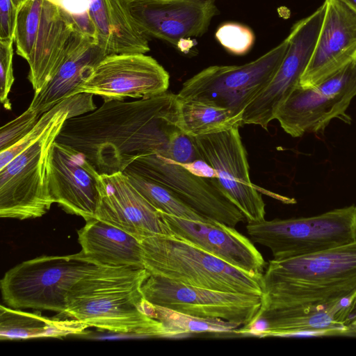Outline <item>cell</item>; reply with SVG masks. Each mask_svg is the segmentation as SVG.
I'll return each instance as SVG.
<instances>
[{"mask_svg":"<svg viewBox=\"0 0 356 356\" xmlns=\"http://www.w3.org/2000/svg\"><path fill=\"white\" fill-rule=\"evenodd\" d=\"M141 291L149 303L193 316L221 319L246 327L261 305V296L225 292L184 284L150 274Z\"/></svg>","mask_w":356,"mask_h":356,"instance_id":"cell-11","label":"cell"},{"mask_svg":"<svg viewBox=\"0 0 356 356\" xmlns=\"http://www.w3.org/2000/svg\"><path fill=\"white\" fill-rule=\"evenodd\" d=\"M149 275L143 268L99 266L71 288L63 315L102 330L174 338L163 323L145 311L141 286Z\"/></svg>","mask_w":356,"mask_h":356,"instance_id":"cell-2","label":"cell"},{"mask_svg":"<svg viewBox=\"0 0 356 356\" xmlns=\"http://www.w3.org/2000/svg\"><path fill=\"white\" fill-rule=\"evenodd\" d=\"M356 299V292L317 307H297L258 312L259 337H286L302 333L345 336L346 325ZM252 321V322H253Z\"/></svg>","mask_w":356,"mask_h":356,"instance_id":"cell-21","label":"cell"},{"mask_svg":"<svg viewBox=\"0 0 356 356\" xmlns=\"http://www.w3.org/2000/svg\"><path fill=\"white\" fill-rule=\"evenodd\" d=\"M132 17L147 35L181 48V42L202 35L218 13L214 0H140L129 3Z\"/></svg>","mask_w":356,"mask_h":356,"instance_id":"cell-18","label":"cell"},{"mask_svg":"<svg viewBox=\"0 0 356 356\" xmlns=\"http://www.w3.org/2000/svg\"><path fill=\"white\" fill-rule=\"evenodd\" d=\"M101 198L95 218L140 241L155 235H169L159 211L134 188L122 172L101 175Z\"/></svg>","mask_w":356,"mask_h":356,"instance_id":"cell-20","label":"cell"},{"mask_svg":"<svg viewBox=\"0 0 356 356\" xmlns=\"http://www.w3.org/2000/svg\"><path fill=\"white\" fill-rule=\"evenodd\" d=\"M14 40H0V101L7 110L12 109L8 99L14 82L13 44Z\"/></svg>","mask_w":356,"mask_h":356,"instance_id":"cell-34","label":"cell"},{"mask_svg":"<svg viewBox=\"0 0 356 356\" xmlns=\"http://www.w3.org/2000/svg\"><path fill=\"white\" fill-rule=\"evenodd\" d=\"M54 3L74 32L97 40L89 0H48Z\"/></svg>","mask_w":356,"mask_h":356,"instance_id":"cell-29","label":"cell"},{"mask_svg":"<svg viewBox=\"0 0 356 356\" xmlns=\"http://www.w3.org/2000/svg\"><path fill=\"white\" fill-rule=\"evenodd\" d=\"M201 157L217 172V185L248 222L265 220L266 204L250 178L247 152L239 127L193 137Z\"/></svg>","mask_w":356,"mask_h":356,"instance_id":"cell-13","label":"cell"},{"mask_svg":"<svg viewBox=\"0 0 356 356\" xmlns=\"http://www.w3.org/2000/svg\"><path fill=\"white\" fill-rule=\"evenodd\" d=\"M289 47L286 38L278 45L241 65H212L186 80L177 93L227 108L241 115L246 107L265 89L281 65Z\"/></svg>","mask_w":356,"mask_h":356,"instance_id":"cell-8","label":"cell"},{"mask_svg":"<svg viewBox=\"0 0 356 356\" xmlns=\"http://www.w3.org/2000/svg\"><path fill=\"white\" fill-rule=\"evenodd\" d=\"M355 97L356 61L316 86H296L277 109L275 120L293 138L323 133L334 119L350 124L347 110Z\"/></svg>","mask_w":356,"mask_h":356,"instance_id":"cell-10","label":"cell"},{"mask_svg":"<svg viewBox=\"0 0 356 356\" xmlns=\"http://www.w3.org/2000/svg\"><path fill=\"white\" fill-rule=\"evenodd\" d=\"M93 95H75L36 140L0 169L1 218H35L50 209L54 203L48 182L52 145L67 119L97 108Z\"/></svg>","mask_w":356,"mask_h":356,"instance_id":"cell-4","label":"cell"},{"mask_svg":"<svg viewBox=\"0 0 356 356\" xmlns=\"http://www.w3.org/2000/svg\"><path fill=\"white\" fill-rule=\"evenodd\" d=\"M158 153L184 166L202 159L193 137L179 128L171 133L166 151Z\"/></svg>","mask_w":356,"mask_h":356,"instance_id":"cell-33","label":"cell"},{"mask_svg":"<svg viewBox=\"0 0 356 356\" xmlns=\"http://www.w3.org/2000/svg\"><path fill=\"white\" fill-rule=\"evenodd\" d=\"M215 35L227 51L235 55L245 54L254 42V35L250 29L234 22L220 26Z\"/></svg>","mask_w":356,"mask_h":356,"instance_id":"cell-31","label":"cell"},{"mask_svg":"<svg viewBox=\"0 0 356 356\" xmlns=\"http://www.w3.org/2000/svg\"><path fill=\"white\" fill-rule=\"evenodd\" d=\"M356 292V238L324 251L270 260L259 312L317 307Z\"/></svg>","mask_w":356,"mask_h":356,"instance_id":"cell-3","label":"cell"},{"mask_svg":"<svg viewBox=\"0 0 356 356\" xmlns=\"http://www.w3.org/2000/svg\"><path fill=\"white\" fill-rule=\"evenodd\" d=\"M159 213L169 235L192 243L237 268L263 275L266 263L261 254L234 227L213 220H192Z\"/></svg>","mask_w":356,"mask_h":356,"instance_id":"cell-19","label":"cell"},{"mask_svg":"<svg viewBox=\"0 0 356 356\" xmlns=\"http://www.w3.org/2000/svg\"><path fill=\"white\" fill-rule=\"evenodd\" d=\"M325 12L298 86H316L356 61V12L339 0H325Z\"/></svg>","mask_w":356,"mask_h":356,"instance_id":"cell-17","label":"cell"},{"mask_svg":"<svg viewBox=\"0 0 356 356\" xmlns=\"http://www.w3.org/2000/svg\"><path fill=\"white\" fill-rule=\"evenodd\" d=\"M326 4L324 3L312 15L291 27L289 47L274 76L265 89L246 107L243 124L259 125L267 130L275 120L276 112L291 91L298 86L318 37Z\"/></svg>","mask_w":356,"mask_h":356,"instance_id":"cell-15","label":"cell"},{"mask_svg":"<svg viewBox=\"0 0 356 356\" xmlns=\"http://www.w3.org/2000/svg\"><path fill=\"white\" fill-rule=\"evenodd\" d=\"M41 115L29 108L15 119L3 125L0 129V152L12 147L33 128Z\"/></svg>","mask_w":356,"mask_h":356,"instance_id":"cell-32","label":"cell"},{"mask_svg":"<svg viewBox=\"0 0 356 356\" xmlns=\"http://www.w3.org/2000/svg\"><path fill=\"white\" fill-rule=\"evenodd\" d=\"M97 40L106 55L146 54L148 36L138 27L125 0H89Z\"/></svg>","mask_w":356,"mask_h":356,"instance_id":"cell-24","label":"cell"},{"mask_svg":"<svg viewBox=\"0 0 356 356\" xmlns=\"http://www.w3.org/2000/svg\"><path fill=\"white\" fill-rule=\"evenodd\" d=\"M127 168L165 186L192 209L211 220L235 227L245 219L219 188L216 179L195 175L158 152L138 156Z\"/></svg>","mask_w":356,"mask_h":356,"instance_id":"cell-14","label":"cell"},{"mask_svg":"<svg viewBox=\"0 0 356 356\" xmlns=\"http://www.w3.org/2000/svg\"><path fill=\"white\" fill-rule=\"evenodd\" d=\"M72 28L48 0H27L19 9L15 42L29 65L28 79L38 92L54 76L68 49Z\"/></svg>","mask_w":356,"mask_h":356,"instance_id":"cell-9","label":"cell"},{"mask_svg":"<svg viewBox=\"0 0 356 356\" xmlns=\"http://www.w3.org/2000/svg\"><path fill=\"white\" fill-rule=\"evenodd\" d=\"M356 318V299H355V303H354V305H353V307L350 313V315L348 316V321H347V323L346 325L350 322L352 320H353L354 318Z\"/></svg>","mask_w":356,"mask_h":356,"instance_id":"cell-38","label":"cell"},{"mask_svg":"<svg viewBox=\"0 0 356 356\" xmlns=\"http://www.w3.org/2000/svg\"><path fill=\"white\" fill-rule=\"evenodd\" d=\"M246 231L254 243L271 250L275 260L302 257L353 241L356 205L310 217L248 222Z\"/></svg>","mask_w":356,"mask_h":356,"instance_id":"cell-7","label":"cell"},{"mask_svg":"<svg viewBox=\"0 0 356 356\" xmlns=\"http://www.w3.org/2000/svg\"><path fill=\"white\" fill-rule=\"evenodd\" d=\"M129 4L135 1H140V0H125Z\"/></svg>","mask_w":356,"mask_h":356,"instance_id":"cell-40","label":"cell"},{"mask_svg":"<svg viewBox=\"0 0 356 356\" xmlns=\"http://www.w3.org/2000/svg\"><path fill=\"white\" fill-rule=\"evenodd\" d=\"M18 9L12 0H0V40H14Z\"/></svg>","mask_w":356,"mask_h":356,"instance_id":"cell-35","label":"cell"},{"mask_svg":"<svg viewBox=\"0 0 356 356\" xmlns=\"http://www.w3.org/2000/svg\"><path fill=\"white\" fill-rule=\"evenodd\" d=\"M49 189L54 203L86 221L94 218L101 198V175L81 152L55 141L51 147Z\"/></svg>","mask_w":356,"mask_h":356,"instance_id":"cell-16","label":"cell"},{"mask_svg":"<svg viewBox=\"0 0 356 356\" xmlns=\"http://www.w3.org/2000/svg\"><path fill=\"white\" fill-rule=\"evenodd\" d=\"M27 0H12L14 5L19 10Z\"/></svg>","mask_w":356,"mask_h":356,"instance_id":"cell-39","label":"cell"},{"mask_svg":"<svg viewBox=\"0 0 356 356\" xmlns=\"http://www.w3.org/2000/svg\"><path fill=\"white\" fill-rule=\"evenodd\" d=\"M106 56L97 40L74 31L58 69L52 79L34 93L29 107L42 115L62 100L73 96L90 69Z\"/></svg>","mask_w":356,"mask_h":356,"instance_id":"cell-22","label":"cell"},{"mask_svg":"<svg viewBox=\"0 0 356 356\" xmlns=\"http://www.w3.org/2000/svg\"><path fill=\"white\" fill-rule=\"evenodd\" d=\"M75 95L67 97L44 113L33 128L22 140L8 149L0 152V169L4 168L17 155L36 140L48 127L55 116L74 99Z\"/></svg>","mask_w":356,"mask_h":356,"instance_id":"cell-30","label":"cell"},{"mask_svg":"<svg viewBox=\"0 0 356 356\" xmlns=\"http://www.w3.org/2000/svg\"><path fill=\"white\" fill-rule=\"evenodd\" d=\"M144 268L152 275L186 285L261 296L262 276L237 268L171 235L140 240Z\"/></svg>","mask_w":356,"mask_h":356,"instance_id":"cell-5","label":"cell"},{"mask_svg":"<svg viewBox=\"0 0 356 356\" xmlns=\"http://www.w3.org/2000/svg\"><path fill=\"white\" fill-rule=\"evenodd\" d=\"M81 254L108 267L144 268L140 241L131 234L94 218L78 231Z\"/></svg>","mask_w":356,"mask_h":356,"instance_id":"cell-23","label":"cell"},{"mask_svg":"<svg viewBox=\"0 0 356 356\" xmlns=\"http://www.w3.org/2000/svg\"><path fill=\"white\" fill-rule=\"evenodd\" d=\"M184 167L193 174L204 178L217 179L218 177L216 171L203 159H199Z\"/></svg>","mask_w":356,"mask_h":356,"instance_id":"cell-36","label":"cell"},{"mask_svg":"<svg viewBox=\"0 0 356 356\" xmlns=\"http://www.w3.org/2000/svg\"><path fill=\"white\" fill-rule=\"evenodd\" d=\"M88 327L76 320L49 318L21 309L0 307L1 340L28 339L40 337H63L76 334Z\"/></svg>","mask_w":356,"mask_h":356,"instance_id":"cell-25","label":"cell"},{"mask_svg":"<svg viewBox=\"0 0 356 356\" xmlns=\"http://www.w3.org/2000/svg\"><path fill=\"white\" fill-rule=\"evenodd\" d=\"M170 75L154 58L140 53L105 56L75 90L100 96L104 102L146 99L167 92Z\"/></svg>","mask_w":356,"mask_h":356,"instance_id":"cell-12","label":"cell"},{"mask_svg":"<svg viewBox=\"0 0 356 356\" xmlns=\"http://www.w3.org/2000/svg\"><path fill=\"white\" fill-rule=\"evenodd\" d=\"M147 313L163 323L174 338L188 337L197 333H234L238 324L221 319L203 318L188 315L168 308L152 305L147 301Z\"/></svg>","mask_w":356,"mask_h":356,"instance_id":"cell-28","label":"cell"},{"mask_svg":"<svg viewBox=\"0 0 356 356\" xmlns=\"http://www.w3.org/2000/svg\"><path fill=\"white\" fill-rule=\"evenodd\" d=\"M122 172L134 188L158 211L192 220H211L192 209L162 184L127 168Z\"/></svg>","mask_w":356,"mask_h":356,"instance_id":"cell-27","label":"cell"},{"mask_svg":"<svg viewBox=\"0 0 356 356\" xmlns=\"http://www.w3.org/2000/svg\"><path fill=\"white\" fill-rule=\"evenodd\" d=\"M356 12V0H339Z\"/></svg>","mask_w":356,"mask_h":356,"instance_id":"cell-37","label":"cell"},{"mask_svg":"<svg viewBox=\"0 0 356 356\" xmlns=\"http://www.w3.org/2000/svg\"><path fill=\"white\" fill-rule=\"evenodd\" d=\"M177 94L104 102L66 120L56 141L83 153L100 175L123 172L138 156L166 151L178 128Z\"/></svg>","mask_w":356,"mask_h":356,"instance_id":"cell-1","label":"cell"},{"mask_svg":"<svg viewBox=\"0 0 356 356\" xmlns=\"http://www.w3.org/2000/svg\"><path fill=\"white\" fill-rule=\"evenodd\" d=\"M178 99L177 127L190 136L218 133L243 125V117L227 108L179 96Z\"/></svg>","mask_w":356,"mask_h":356,"instance_id":"cell-26","label":"cell"},{"mask_svg":"<svg viewBox=\"0 0 356 356\" xmlns=\"http://www.w3.org/2000/svg\"><path fill=\"white\" fill-rule=\"evenodd\" d=\"M99 266L81 252L42 256L8 270L1 280L2 298L15 309H40L63 314L74 284Z\"/></svg>","mask_w":356,"mask_h":356,"instance_id":"cell-6","label":"cell"}]
</instances>
